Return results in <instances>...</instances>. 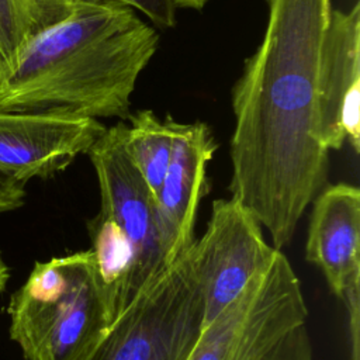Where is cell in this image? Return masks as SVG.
Wrapping results in <instances>:
<instances>
[{"mask_svg":"<svg viewBox=\"0 0 360 360\" xmlns=\"http://www.w3.org/2000/svg\"><path fill=\"white\" fill-rule=\"evenodd\" d=\"M256 52L232 91L231 198L287 246L328 179L321 138L319 68L330 0H267Z\"/></svg>","mask_w":360,"mask_h":360,"instance_id":"6da1fadb","label":"cell"},{"mask_svg":"<svg viewBox=\"0 0 360 360\" xmlns=\"http://www.w3.org/2000/svg\"><path fill=\"white\" fill-rule=\"evenodd\" d=\"M159 35L134 10L80 1L35 34L0 86V111L129 117L131 94Z\"/></svg>","mask_w":360,"mask_h":360,"instance_id":"7a4b0ae2","label":"cell"},{"mask_svg":"<svg viewBox=\"0 0 360 360\" xmlns=\"http://www.w3.org/2000/svg\"><path fill=\"white\" fill-rule=\"evenodd\" d=\"M7 311L27 360H83L108 328L90 250L37 262Z\"/></svg>","mask_w":360,"mask_h":360,"instance_id":"3957f363","label":"cell"},{"mask_svg":"<svg viewBox=\"0 0 360 360\" xmlns=\"http://www.w3.org/2000/svg\"><path fill=\"white\" fill-rule=\"evenodd\" d=\"M201 328L202 297L190 246L142 285L83 360H187Z\"/></svg>","mask_w":360,"mask_h":360,"instance_id":"277c9868","label":"cell"},{"mask_svg":"<svg viewBox=\"0 0 360 360\" xmlns=\"http://www.w3.org/2000/svg\"><path fill=\"white\" fill-rule=\"evenodd\" d=\"M307 318L300 278L277 250L271 263L201 330L187 360H263Z\"/></svg>","mask_w":360,"mask_h":360,"instance_id":"5b68a950","label":"cell"},{"mask_svg":"<svg viewBox=\"0 0 360 360\" xmlns=\"http://www.w3.org/2000/svg\"><path fill=\"white\" fill-rule=\"evenodd\" d=\"M257 219L233 198H218L191 255L202 297V328L208 326L273 260Z\"/></svg>","mask_w":360,"mask_h":360,"instance_id":"8992f818","label":"cell"},{"mask_svg":"<svg viewBox=\"0 0 360 360\" xmlns=\"http://www.w3.org/2000/svg\"><path fill=\"white\" fill-rule=\"evenodd\" d=\"M124 122L107 128L87 152L98 180L100 214L112 219L132 245L139 291L166 266L156 225L155 195L124 146Z\"/></svg>","mask_w":360,"mask_h":360,"instance_id":"52a82bcc","label":"cell"},{"mask_svg":"<svg viewBox=\"0 0 360 360\" xmlns=\"http://www.w3.org/2000/svg\"><path fill=\"white\" fill-rule=\"evenodd\" d=\"M105 129L82 115L0 111V174L24 184L52 177L87 153Z\"/></svg>","mask_w":360,"mask_h":360,"instance_id":"ba28073f","label":"cell"},{"mask_svg":"<svg viewBox=\"0 0 360 360\" xmlns=\"http://www.w3.org/2000/svg\"><path fill=\"white\" fill-rule=\"evenodd\" d=\"M217 146L205 122L176 124L172 159L155 194L156 225L166 264L173 263L195 239L197 208L208 190L207 166Z\"/></svg>","mask_w":360,"mask_h":360,"instance_id":"9c48e42d","label":"cell"},{"mask_svg":"<svg viewBox=\"0 0 360 360\" xmlns=\"http://www.w3.org/2000/svg\"><path fill=\"white\" fill-rule=\"evenodd\" d=\"M321 138L328 150L347 141L360 152V3L332 10L319 68Z\"/></svg>","mask_w":360,"mask_h":360,"instance_id":"30bf717a","label":"cell"},{"mask_svg":"<svg viewBox=\"0 0 360 360\" xmlns=\"http://www.w3.org/2000/svg\"><path fill=\"white\" fill-rule=\"evenodd\" d=\"M305 257L340 300L359 291L360 190L347 183L323 187L314 198Z\"/></svg>","mask_w":360,"mask_h":360,"instance_id":"8fae6325","label":"cell"},{"mask_svg":"<svg viewBox=\"0 0 360 360\" xmlns=\"http://www.w3.org/2000/svg\"><path fill=\"white\" fill-rule=\"evenodd\" d=\"M90 255L97 292L110 326L138 292L136 259L132 245L120 226L103 214L87 222Z\"/></svg>","mask_w":360,"mask_h":360,"instance_id":"7c38bea8","label":"cell"},{"mask_svg":"<svg viewBox=\"0 0 360 360\" xmlns=\"http://www.w3.org/2000/svg\"><path fill=\"white\" fill-rule=\"evenodd\" d=\"M128 120L124 132L127 155L155 195L172 159L177 122L170 115L160 121L150 110L129 114Z\"/></svg>","mask_w":360,"mask_h":360,"instance_id":"4fadbf2b","label":"cell"},{"mask_svg":"<svg viewBox=\"0 0 360 360\" xmlns=\"http://www.w3.org/2000/svg\"><path fill=\"white\" fill-rule=\"evenodd\" d=\"M34 35L24 1L0 0V66L4 76L10 73L21 49Z\"/></svg>","mask_w":360,"mask_h":360,"instance_id":"5bb4252c","label":"cell"},{"mask_svg":"<svg viewBox=\"0 0 360 360\" xmlns=\"http://www.w3.org/2000/svg\"><path fill=\"white\" fill-rule=\"evenodd\" d=\"M31 18L34 32L38 34L70 15L82 0H22Z\"/></svg>","mask_w":360,"mask_h":360,"instance_id":"9a60e30c","label":"cell"},{"mask_svg":"<svg viewBox=\"0 0 360 360\" xmlns=\"http://www.w3.org/2000/svg\"><path fill=\"white\" fill-rule=\"evenodd\" d=\"M87 3H115L129 8H135L145 14L155 25L160 28H172L176 25L174 0H82Z\"/></svg>","mask_w":360,"mask_h":360,"instance_id":"2e32d148","label":"cell"},{"mask_svg":"<svg viewBox=\"0 0 360 360\" xmlns=\"http://www.w3.org/2000/svg\"><path fill=\"white\" fill-rule=\"evenodd\" d=\"M263 360H314L307 323L291 330Z\"/></svg>","mask_w":360,"mask_h":360,"instance_id":"e0dca14e","label":"cell"},{"mask_svg":"<svg viewBox=\"0 0 360 360\" xmlns=\"http://www.w3.org/2000/svg\"><path fill=\"white\" fill-rule=\"evenodd\" d=\"M25 184L0 174V214L20 208L25 198Z\"/></svg>","mask_w":360,"mask_h":360,"instance_id":"ac0fdd59","label":"cell"},{"mask_svg":"<svg viewBox=\"0 0 360 360\" xmlns=\"http://www.w3.org/2000/svg\"><path fill=\"white\" fill-rule=\"evenodd\" d=\"M177 7H186V8H197L201 10L210 0H174Z\"/></svg>","mask_w":360,"mask_h":360,"instance_id":"d6986e66","label":"cell"},{"mask_svg":"<svg viewBox=\"0 0 360 360\" xmlns=\"http://www.w3.org/2000/svg\"><path fill=\"white\" fill-rule=\"evenodd\" d=\"M8 277H10L8 267H7V264L4 263L3 257H1V253H0V292L6 288V284H7V281H8Z\"/></svg>","mask_w":360,"mask_h":360,"instance_id":"ffe728a7","label":"cell"},{"mask_svg":"<svg viewBox=\"0 0 360 360\" xmlns=\"http://www.w3.org/2000/svg\"><path fill=\"white\" fill-rule=\"evenodd\" d=\"M3 77H4V73H3V69L0 66V86H1V82H3Z\"/></svg>","mask_w":360,"mask_h":360,"instance_id":"44dd1931","label":"cell"}]
</instances>
